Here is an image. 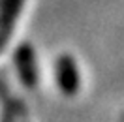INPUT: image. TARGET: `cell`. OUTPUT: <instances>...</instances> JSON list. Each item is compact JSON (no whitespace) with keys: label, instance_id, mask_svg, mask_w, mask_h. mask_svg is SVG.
I'll list each match as a JSON object with an SVG mask.
<instances>
[{"label":"cell","instance_id":"cell-1","mask_svg":"<svg viewBox=\"0 0 124 122\" xmlns=\"http://www.w3.org/2000/svg\"><path fill=\"white\" fill-rule=\"evenodd\" d=\"M56 77H58V86L64 94H75L79 88V73L75 60L70 54H62L56 62Z\"/></svg>","mask_w":124,"mask_h":122},{"label":"cell","instance_id":"cell-2","mask_svg":"<svg viewBox=\"0 0 124 122\" xmlns=\"http://www.w3.org/2000/svg\"><path fill=\"white\" fill-rule=\"evenodd\" d=\"M17 66H19V73L21 79L24 81L26 86H34L36 83V68H34V53H32L30 45H23L17 51Z\"/></svg>","mask_w":124,"mask_h":122}]
</instances>
